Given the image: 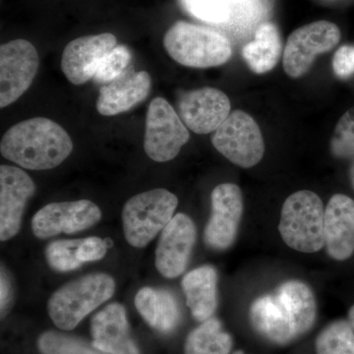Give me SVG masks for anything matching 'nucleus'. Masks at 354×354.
<instances>
[{
  "label": "nucleus",
  "mask_w": 354,
  "mask_h": 354,
  "mask_svg": "<svg viewBox=\"0 0 354 354\" xmlns=\"http://www.w3.org/2000/svg\"><path fill=\"white\" fill-rule=\"evenodd\" d=\"M73 142L64 127L46 118H34L9 128L0 142L6 160L30 171L55 169L69 157Z\"/></svg>",
  "instance_id": "f257e3e1"
},
{
  "label": "nucleus",
  "mask_w": 354,
  "mask_h": 354,
  "mask_svg": "<svg viewBox=\"0 0 354 354\" xmlns=\"http://www.w3.org/2000/svg\"><path fill=\"white\" fill-rule=\"evenodd\" d=\"M164 46L177 64L192 68H209L227 64L232 55L230 39L221 32L179 21L164 37Z\"/></svg>",
  "instance_id": "f03ea898"
},
{
  "label": "nucleus",
  "mask_w": 354,
  "mask_h": 354,
  "mask_svg": "<svg viewBox=\"0 0 354 354\" xmlns=\"http://www.w3.org/2000/svg\"><path fill=\"white\" fill-rule=\"evenodd\" d=\"M115 281L109 274L97 272L74 279L55 291L48 300V314L58 329L71 330L111 299Z\"/></svg>",
  "instance_id": "7ed1b4c3"
},
{
  "label": "nucleus",
  "mask_w": 354,
  "mask_h": 354,
  "mask_svg": "<svg viewBox=\"0 0 354 354\" xmlns=\"http://www.w3.org/2000/svg\"><path fill=\"white\" fill-rule=\"evenodd\" d=\"M279 234L293 250L315 253L325 246V209L321 198L300 190L286 198L281 209Z\"/></svg>",
  "instance_id": "20e7f679"
},
{
  "label": "nucleus",
  "mask_w": 354,
  "mask_h": 354,
  "mask_svg": "<svg viewBox=\"0 0 354 354\" xmlns=\"http://www.w3.org/2000/svg\"><path fill=\"white\" fill-rule=\"evenodd\" d=\"M178 199L164 188H156L130 198L122 209L123 232L135 248L148 245L174 218Z\"/></svg>",
  "instance_id": "39448f33"
},
{
  "label": "nucleus",
  "mask_w": 354,
  "mask_h": 354,
  "mask_svg": "<svg viewBox=\"0 0 354 354\" xmlns=\"http://www.w3.org/2000/svg\"><path fill=\"white\" fill-rule=\"evenodd\" d=\"M212 143L232 164L249 169L264 157L262 132L252 116L237 109L214 132Z\"/></svg>",
  "instance_id": "423d86ee"
},
{
  "label": "nucleus",
  "mask_w": 354,
  "mask_h": 354,
  "mask_svg": "<svg viewBox=\"0 0 354 354\" xmlns=\"http://www.w3.org/2000/svg\"><path fill=\"white\" fill-rule=\"evenodd\" d=\"M190 134L179 114L164 97L151 102L146 118L144 149L157 162H169L177 157L189 141Z\"/></svg>",
  "instance_id": "0eeeda50"
},
{
  "label": "nucleus",
  "mask_w": 354,
  "mask_h": 354,
  "mask_svg": "<svg viewBox=\"0 0 354 354\" xmlns=\"http://www.w3.org/2000/svg\"><path fill=\"white\" fill-rule=\"evenodd\" d=\"M341 31L329 21H316L302 26L288 37L283 65L291 78H299L309 71L317 55L328 53L339 43Z\"/></svg>",
  "instance_id": "6e6552de"
},
{
  "label": "nucleus",
  "mask_w": 354,
  "mask_h": 354,
  "mask_svg": "<svg viewBox=\"0 0 354 354\" xmlns=\"http://www.w3.org/2000/svg\"><path fill=\"white\" fill-rule=\"evenodd\" d=\"M39 59L34 44L14 39L0 48V108L13 104L32 85Z\"/></svg>",
  "instance_id": "1a4fd4ad"
},
{
  "label": "nucleus",
  "mask_w": 354,
  "mask_h": 354,
  "mask_svg": "<svg viewBox=\"0 0 354 354\" xmlns=\"http://www.w3.org/2000/svg\"><path fill=\"white\" fill-rule=\"evenodd\" d=\"M102 218L100 207L90 200L50 203L32 216V230L39 239L73 234L94 227Z\"/></svg>",
  "instance_id": "9d476101"
},
{
  "label": "nucleus",
  "mask_w": 354,
  "mask_h": 354,
  "mask_svg": "<svg viewBox=\"0 0 354 354\" xmlns=\"http://www.w3.org/2000/svg\"><path fill=\"white\" fill-rule=\"evenodd\" d=\"M212 214L205 227L204 241L214 250H225L234 244L239 232L243 197L239 186L223 183L211 194Z\"/></svg>",
  "instance_id": "9b49d317"
},
{
  "label": "nucleus",
  "mask_w": 354,
  "mask_h": 354,
  "mask_svg": "<svg viewBox=\"0 0 354 354\" xmlns=\"http://www.w3.org/2000/svg\"><path fill=\"white\" fill-rule=\"evenodd\" d=\"M196 237V227L190 216L179 213L172 218L160 232L156 248V268L162 277L176 279L183 274Z\"/></svg>",
  "instance_id": "f8f14e48"
},
{
  "label": "nucleus",
  "mask_w": 354,
  "mask_h": 354,
  "mask_svg": "<svg viewBox=\"0 0 354 354\" xmlns=\"http://www.w3.org/2000/svg\"><path fill=\"white\" fill-rule=\"evenodd\" d=\"M36 192L27 172L12 167H0V241L13 239L20 232L26 205Z\"/></svg>",
  "instance_id": "ddd939ff"
},
{
  "label": "nucleus",
  "mask_w": 354,
  "mask_h": 354,
  "mask_svg": "<svg viewBox=\"0 0 354 354\" xmlns=\"http://www.w3.org/2000/svg\"><path fill=\"white\" fill-rule=\"evenodd\" d=\"M232 104L225 93L205 87L179 97L178 114L186 127L197 134L215 132L230 114Z\"/></svg>",
  "instance_id": "4468645a"
},
{
  "label": "nucleus",
  "mask_w": 354,
  "mask_h": 354,
  "mask_svg": "<svg viewBox=\"0 0 354 354\" xmlns=\"http://www.w3.org/2000/svg\"><path fill=\"white\" fill-rule=\"evenodd\" d=\"M116 38L111 32L81 37L65 46L62 69L73 85H82L94 78L102 58L116 46Z\"/></svg>",
  "instance_id": "2eb2a0df"
},
{
  "label": "nucleus",
  "mask_w": 354,
  "mask_h": 354,
  "mask_svg": "<svg viewBox=\"0 0 354 354\" xmlns=\"http://www.w3.org/2000/svg\"><path fill=\"white\" fill-rule=\"evenodd\" d=\"M152 78L147 71L125 72L113 82L100 88L97 109L102 115L113 116L127 113L148 97Z\"/></svg>",
  "instance_id": "dca6fc26"
},
{
  "label": "nucleus",
  "mask_w": 354,
  "mask_h": 354,
  "mask_svg": "<svg viewBox=\"0 0 354 354\" xmlns=\"http://www.w3.org/2000/svg\"><path fill=\"white\" fill-rule=\"evenodd\" d=\"M325 246L330 257L348 260L354 253V201L344 194L330 198L325 209Z\"/></svg>",
  "instance_id": "f3484780"
},
{
  "label": "nucleus",
  "mask_w": 354,
  "mask_h": 354,
  "mask_svg": "<svg viewBox=\"0 0 354 354\" xmlns=\"http://www.w3.org/2000/svg\"><path fill=\"white\" fill-rule=\"evenodd\" d=\"M93 344L109 354H140L130 337L127 311L120 304H109L95 314L91 323Z\"/></svg>",
  "instance_id": "a211bd4d"
},
{
  "label": "nucleus",
  "mask_w": 354,
  "mask_h": 354,
  "mask_svg": "<svg viewBox=\"0 0 354 354\" xmlns=\"http://www.w3.org/2000/svg\"><path fill=\"white\" fill-rule=\"evenodd\" d=\"M250 321L260 335L274 344H286L298 337L290 314L276 293L253 302Z\"/></svg>",
  "instance_id": "6ab92c4d"
},
{
  "label": "nucleus",
  "mask_w": 354,
  "mask_h": 354,
  "mask_svg": "<svg viewBox=\"0 0 354 354\" xmlns=\"http://www.w3.org/2000/svg\"><path fill=\"white\" fill-rule=\"evenodd\" d=\"M218 274L212 266H202L184 276L186 304L199 322L212 318L218 306Z\"/></svg>",
  "instance_id": "aec40b11"
},
{
  "label": "nucleus",
  "mask_w": 354,
  "mask_h": 354,
  "mask_svg": "<svg viewBox=\"0 0 354 354\" xmlns=\"http://www.w3.org/2000/svg\"><path fill=\"white\" fill-rule=\"evenodd\" d=\"M135 306L151 327L169 334L176 329L180 312L176 298L171 292L158 288H141L135 297Z\"/></svg>",
  "instance_id": "412c9836"
},
{
  "label": "nucleus",
  "mask_w": 354,
  "mask_h": 354,
  "mask_svg": "<svg viewBox=\"0 0 354 354\" xmlns=\"http://www.w3.org/2000/svg\"><path fill=\"white\" fill-rule=\"evenodd\" d=\"M283 44L278 27L272 22L262 23L255 32L254 39L242 50V57L254 73L271 71L281 58Z\"/></svg>",
  "instance_id": "4be33fe9"
},
{
  "label": "nucleus",
  "mask_w": 354,
  "mask_h": 354,
  "mask_svg": "<svg viewBox=\"0 0 354 354\" xmlns=\"http://www.w3.org/2000/svg\"><path fill=\"white\" fill-rule=\"evenodd\" d=\"M281 304L288 310L297 337L306 334L316 320L317 304L314 293L306 283L288 281L276 292Z\"/></svg>",
  "instance_id": "5701e85b"
},
{
  "label": "nucleus",
  "mask_w": 354,
  "mask_h": 354,
  "mask_svg": "<svg viewBox=\"0 0 354 354\" xmlns=\"http://www.w3.org/2000/svg\"><path fill=\"white\" fill-rule=\"evenodd\" d=\"M232 339L223 330L218 319L204 321L188 335L185 342V354H230Z\"/></svg>",
  "instance_id": "b1692460"
},
{
  "label": "nucleus",
  "mask_w": 354,
  "mask_h": 354,
  "mask_svg": "<svg viewBox=\"0 0 354 354\" xmlns=\"http://www.w3.org/2000/svg\"><path fill=\"white\" fill-rule=\"evenodd\" d=\"M317 354H354V330L348 321L330 323L318 335Z\"/></svg>",
  "instance_id": "393cba45"
},
{
  "label": "nucleus",
  "mask_w": 354,
  "mask_h": 354,
  "mask_svg": "<svg viewBox=\"0 0 354 354\" xmlns=\"http://www.w3.org/2000/svg\"><path fill=\"white\" fill-rule=\"evenodd\" d=\"M38 346L41 354H109L97 348L93 342L55 330L44 333Z\"/></svg>",
  "instance_id": "a878e982"
},
{
  "label": "nucleus",
  "mask_w": 354,
  "mask_h": 354,
  "mask_svg": "<svg viewBox=\"0 0 354 354\" xmlns=\"http://www.w3.org/2000/svg\"><path fill=\"white\" fill-rule=\"evenodd\" d=\"M186 12L211 24H223L232 17V0H178Z\"/></svg>",
  "instance_id": "bb28decb"
},
{
  "label": "nucleus",
  "mask_w": 354,
  "mask_h": 354,
  "mask_svg": "<svg viewBox=\"0 0 354 354\" xmlns=\"http://www.w3.org/2000/svg\"><path fill=\"white\" fill-rule=\"evenodd\" d=\"M81 239H62L51 242L46 248V259L51 269L57 272H70L83 264L77 259V248Z\"/></svg>",
  "instance_id": "cd10ccee"
},
{
  "label": "nucleus",
  "mask_w": 354,
  "mask_h": 354,
  "mask_svg": "<svg viewBox=\"0 0 354 354\" xmlns=\"http://www.w3.org/2000/svg\"><path fill=\"white\" fill-rule=\"evenodd\" d=\"M131 59V51L127 46H116L102 58L93 79L102 85L113 82L127 71Z\"/></svg>",
  "instance_id": "c85d7f7f"
},
{
  "label": "nucleus",
  "mask_w": 354,
  "mask_h": 354,
  "mask_svg": "<svg viewBox=\"0 0 354 354\" xmlns=\"http://www.w3.org/2000/svg\"><path fill=\"white\" fill-rule=\"evenodd\" d=\"M108 239H102L97 236L81 239L77 248V259L80 262H95L102 259L108 251Z\"/></svg>",
  "instance_id": "c756f323"
},
{
  "label": "nucleus",
  "mask_w": 354,
  "mask_h": 354,
  "mask_svg": "<svg viewBox=\"0 0 354 354\" xmlns=\"http://www.w3.org/2000/svg\"><path fill=\"white\" fill-rule=\"evenodd\" d=\"M333 69L339 79H348L354 73V46H342L335 51Z\"/></svg>",
  "instance_id": "7c9ffc66"
},
{
  "label": "nucleus",
  "mask_w": 354,
  "mask_h": 354,
  "mask_svg": "<svg viewBox=\"0 0 354 354\" xmlns=\"http://www.w3.org/2000/svg\"><path fill=\"white\" fill-rule=\"evenodd\" d=\"M330 150L337 158H354V133L342 138L333 137Z\"/></svg>",
  "instance_id": "2f4dec72"
},
{
  "label": "nucleus",
  "mask_w": 354,
  "mask_h": 354,
  "mask_svg": "<svg viewBox=\"0 0 354 354\" xmlns=\"http://www.w3.org/2000/svg\"><path fill=\"white\" fill-rule=\"evenodd\" d=\"M12 285L8 274L1 268V281H0V309H1V317L6 316L7 312L10 309L11 302H12Z\"/></svg>",
  "instance_id": "473e14b6"
},
{
  "label": "nucleus",
  "mask_w": 354,
  "mask_h": 354,
  "mask_svg": "<svg viewBox=\"0 0 354 354\" xmlns=\"http://www.w3.org/2000/svg\"><path fill=\"white\" fill-rule=\"evenodd\" d=\"M348 322L351 323V327H353L354 330V305L353 306H351V309H349Z\"/></svg>",
  "instance_id": "72a5a7b5"
},
{
  "label": "nucleus",
  "mask_w": 354,
  "mask_h": 354,
  "mask_svg": "<svg viewBox=\"0 0 354 354\" xmlns=\"http://www.w3.org/2000/svg\"><path fill=\"white\" fill-rule=\"evenodd\" d=\"M349 176H351V185H353L354 189V160L351 167V171H349Z\"/></svg>",
  "instance_id": "f704fd0d"
},
{
  "label": "nucleus",
  "mask_w": 354,
  "mask_h": 354,
  "mask_svg": "<svg viewBox=\"0 0 354 354\" xmlns=\"http://www.w3.org/2000/svg\"><path fill=\"white\" fill-rule=\"evenodd\" d=\"M250 1V0H232L234 4L246 3V2Z\"/></svg>",
  "instance_id": "c9c22d12"
},
{
  "label": "nucleus",
  "mask_w": 354,
  "mask_h": 354,
  "mask_svg": "<svg viewBox=\"0 0 354 354\" xmlns=\"http://www.w3.org/2000/svg\"><path fill=\"white\" fill-rule=\"evenodd\" d=\"M232 354H244V353H243V351H235V353H234Z\"/></svg>",
  "instance_id": "e433bc0d"
}]
</instances>
